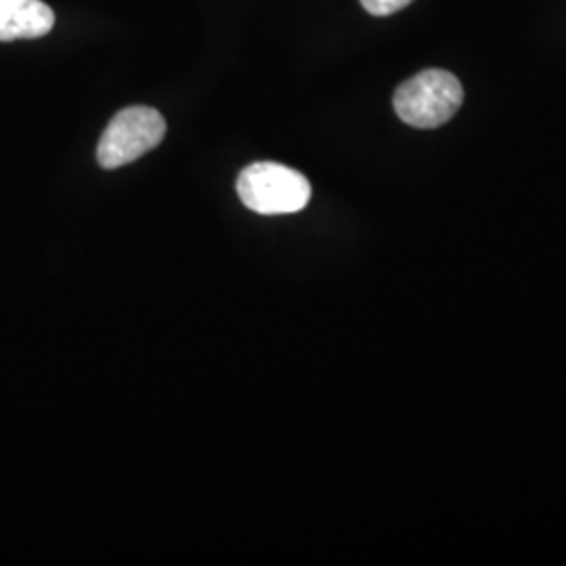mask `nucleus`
<instances>
[{"label":"nucleus","instance_id":"nucleus-5","mask_svg":"<svg viewBox=\"0 0 566 566\" xmlns=\"http://www.w3.org/2000/svg\"><path fill=\"white\" fill-rule=\"evenodd\" d=\"M411 2L413 0H361L365 11L376 15V18H388V15L401 11Z\"/></svg>","mask_w":566,"mask_h":566},{"label":"nucleus","instance_id":"nucleus-1","mask_svg":"<svg viewBox=\"0 0 566 566\" xmlns=\"http://www.w3.org/2000/svg\"><path fill=\"white\" fill-rule=\"evenodd\" d=\"M464 102L460 81L446 70H424L395 91L397 116L416 128H437L451 120Z\"/></svg>","mask_w":566,"mask_h":566},{"label":"nucleus","instance_id":"nucleus-4","mask_svg":"<svg viewBox=\"0 0 566 566\" xmlns=\"http://www.w3.org/2000/svg\"><path fill=\"white\" fill-rule=\"evenodd\" d=\"M53 25L55 13L42 0H0V42L41 39Z\"/></svg>","mask_w":566,"mask_h":566},{"label":"nucleus","instance_id":"nucleus-2","mask_svg":"<svg viewBox=\"0 0 566 566\" xmlns=\"http://www.w3.org/2000/svg\"><path fill=\"white\" fill-rule=\"evenodd\" d=\"M311 193L304 175L277 163L250 164L238 179L243 206L264 217L301 212L311 202Z\"/></svg>","mask_w":566,"mask_h":566},{"label":"nucleus","instance_id":"nucleus-3","mask_svg":"<svg viewBox=\"0 0 566 566\" xmlns=\"http://www.w3.org/2000/svg\"><path fill=\"white\" fill-rule=\"evenodd\" d=\"M166 135V120L154 107L133 105L118 112L107 124L97 145V163L114 170L139 160L158 147Z\"/></svg>","mask_w":566,"mask_h":566}]
</instances>
